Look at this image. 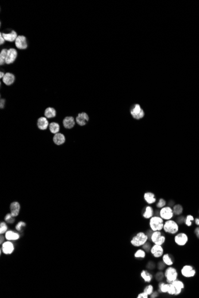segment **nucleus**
I'll use <instances>...</instances> for the list:
<instances>
[{
	"label": "nucleus",
	"instance_id": "obj_25",
	"mask_svg": "<svg viewBox=\"0 0 199 298\" xmlns=\"http://www.w3.org/2000/svg\"><path fill=\"white\" fill-rule=\"evenodd\" d=\"M57 115L56 110L53 107H48L44 111V115L47 118H54Z\"/></svg>",
	"mask_w": 199,
	"mask_h": 298
},
{
	"label": "nucleus",
	"instance_id": "obj_28",
	"mask_svg": "<svg viewBox=\"0 0 199 298\" xmlns=\"http://www.w3.org/2000/svg\"><path fill=\"white\" fill-rule=\"evenodd\" d=\"M159 292L162 293H167L168 291V288H169V283H166L165 282L163 281H160L159 283Z\"/></svg>",
	"mask_w": 199,
	"mask_h": 298
},
{
	"label": "nucleus",
	"instance_id": "obj_26",
	"mask_svg": "<svg viewBox=\"0 0 199 298\" xmlns=\"http://www.w3.org/2000/svg\"><path fill=\"white\" fill-rule=\"evenodd\" d=\"M162 261L167 266H172L174 264V261L172 260V258L171 255L169 254H164L162 256Z\"/></svg>",
	"mask_w": 199,
	"mask_h": 298
},
{
	"label": "nucleus",
	"instance_id": "obj_41",
	"mask_svg": "<svg viewBox=\"0 0 199 298\" xmlns=\"http://www.w3.org/2000/svg\"><path fill=\"white\" fill-rule=\"evenodd\" d=\"M165 267H166V265L162 261V262H159L158 263V269L160 270V271H162L163 270H164L165 269Z\"/></svg>",
	"mask_w": 199,
	"mask_h": 298
},
{
	"label": "nucleus",
	"instance_id": "obj_11",
	"mask_svg": "<svg viewBox=\"0 0 199 298\" xmlns=\"http://www.w3.org/2000/svg\"><path fill=\"white\" fill-rule=\"evenodd\" d=\"M188 241V237L185 233H177L174 237L175 243L179 246H185Z\"/></svg>",
	"mask_w": 199,
	"mask_h": 298
},
{
	"label": "nucleus",
	"instance_id": "obj_13",
	"mask_svg": "<svg viewBox=\"0 0 199 298\" xmlns=\"http://www.w3.org/2000/svg\"><path fill=\"white\" fill-rule=\"evenodd\" d=\"M89 120V115L85 112L79 113L75 118V121L76 123L81 126H84L86 125Z\"/></svg>",
	"mask_w": 199,
	"mask_h": 298
},
{
	"label": "nucleus",
	"instance_id": "obj_52",
	"mask_svg": "<svg viewBox=\"0 0 199 298\" xmlns=\"http://www.w3.org/2000/svg\"><path fill=\"white\" fill-rule=\"evenodd\" d=\"M3 239H4V237L3 236H1V243H2L3 241Z\"/></svg>",
	"mask_w": 199,
	"mask_h": 298
},
{
	"label": "nucleus",
	"instance_id": "obj_34",
	"mask_svg": "<svg viewBox=\"0 0 199 298\" xmlns=\"http://www.w3.org/2000/svg\"><path fill=\"white\" fill-rule=\"evenodd\" d=\"M194 220V218L192 215H188L186 218L185 224L187 226L190 227L192 225V222Z\"/></svg>",
	"mask_w": 199,
	"mask_h": 298
},
{
	"label": "nucleus",
	"instance_id": "obj_22",
	"mask_svg": "<svg viewBox=\"0 0 199 298\" xmlns=\"http://www.w3.org/2000/svg\"><path fill=\"white\" fill-rule=\"evenodd\" d=\"M155 211L153 208L151 206H146L144 210V212L143 213V217L146 219H150L153 216H154Z\"/></svg>",
	"mask_w": 199,
	"mask_h": 298
},
{
	"label": "nucleus",
	"instance_id": "obj_2",
	"mask_svg": "<svg viewBox=\"0 0 199 298\" xmlns=\"http://www.w3.org/2000/svg\"><path fill=\"white\" fill-rule=\"evenodd\" d=\"M149 240L148 237L144 232L138 233L132 237L131 241V244L135 247L143 246Z\"/></svg>",
	"mask_w": 199,
	"mask_h": 298
},
{
	"label": "nucleus",
	"instance_id": "obj_46",
	"mask_svg": "<svg viewBox=\"0 0 199 298\" xmlns=\"http://www.w3.org/2000/svg\"><path fill=\"white\" fill-rule=\"evenodd\" d=\"M6 104V100L4 99H1L0 100V108L1 109H3L5 107Z\"/></svg>",
	"mask_w": 199,
	"mask_h": 298
},
{
	"label": "nucleus",
	"instance_id": "obj_43",
	"mask_svg": "<svg viewBox=\"0 0 199 298\" xmlns=\"http://www.w3.org/2000/svg\"><path fill=\"white\" fill-rule=\"evenodd\" d=\"M25 225H26V224H25V223L24 222L20 221V222H19L18 223V224L17 225V226H16V229H17L18 230H20L21 227H23V226H25Z\"/></svg>",
	"mask_w": 199,
	"mask_h": 298
},
{
	"label": "nucleus",
	"instance_id": "obj_49",
	"mask_svg": "<svg viewBox=\"0 0 199 298\" xmlns=\"http://www.w3.org/2000/svg\"><path fill=\"white\" fill-rule=\"evenodd\" d=\"M194 233L195 234L196 236L197 237L198 239H199V227H197L194 230Z\"/></svg>",
	"mask_w": 199,
	"mask_h": 298
},
{
	"label": "nucleus",
	"instance_id": "obj_10",
	"mask_svg": "<svg viewBox=\"0 0 199 298\" xmlns=\"http://www.w3.org/2000/svg\"><path fill=\"white\" fill-rule=\"evenodd\" d=\"M181 273L182 276L186 278H191L195 276L196 271L193 266L190 265H186L182 268Z\"/></svg>",
	"mask_w": 199,
	"mask_h": 298
},
{
	"label": "nucleus",
	"instance_id": "obj_42",
	"mask_svg": "<svg viewBox=\"0 0 199 298\" xmlns=\"http://www.w3.org/2000/svg\"><path fill=\"white\" fill-rule=\"evenodd\" d=\"M149 296L148 295H147L146 292H143L137 296V298H148Z\"/></svg>",
	"mask_w": 199,
	"mask_h": 298
},
{
	"label": "nucleus",
	"instance_id": "obj_45",
	"mask_svg": "<svg viewBox=\"0 0 199 298\" xmlns=\"http://www.w3.org/2000/svg\"><path fill=\"white\" fill-rule=\"evenodd\" d=\"M177 221H178L177 222H178V223H179V224H182V223L183 222H185L186 218H185V217H184L183 216H179V217L178 218Z\"/></svg>",
	"mask_w": 199,
	"mask_h": 298
},
{
	"label": "nucleus",
	"instance_id": "obj_12",
	"mask_svg": "<svg viewBox=\"0 0 199 298\" xmlns=\"http://www.w3.org/2000/svg\"><path fill=\"white\" fill-rule=\"evenodd\" d=\"M150 253L155 258H159L162 257L164 254V249L162 245L154 244L151 248Z\"/></svg>",
	"mask_w": 199,
	"mask_h": 298
},
{
	"label": "nucleus",
	"instance_id": "obj_24",
	"mask_svg": "<svg viewBox=\"0 0 199 298\" xmlns=\"http://www.w3.org/2000/svg\"><path fill=\"white\" fill-rule=\"evenodd\" d=\"M141 277L144 280V281L147 283H150L152 281L153 278V276L147 270H143L141 272Z\"/></svg>",
	"mask_w": 199,
	"mask_h": 298
},
{
	"label": "nucleus",
	"instance_id": "obj_19",
	"mask_svg": "<svg viewBox=\"0 0 199 298\" xmlns=\"http://www.w3.org/2000/svg\"><path fill=\"white\" fill-rule=\"evenodd\" d=\"M53 142L57 145H63L66 142V138L63 134L57 133L53 137Z\"/></svg>",
	"mask_w": 199,
	"mask_h": 298
},
{
	"label": "nucleus",
	"instance_id": "obj_35",
	"mask_svg": "<svg viewBox=\"0 0 199 298\" xmlns=\"http://www.w3.org/2000/svg\"><path fill=\"white\" fill-rule=\"evenodd\" d=\"M165 277V275H164V273H163L162 271H159L158 273H157L155 275V278L156 280L160 282V281H162L163 280V278Z\"/></svg>",
	"mask_w": 199,
	"mask_h": 298
},
{
	"label": "nucleus",
	"instance_id": "obj_16",
	"mask_svg": "<svg viewBox=\"0 0 199 298\" xmlns=\"http://www.w3.org/2000/svg\"><path fill=\"white\" fill-rule=\"evenodd\" d=\"M49 120L45 117H41L38 119L37 126L41 130H47L48 127H49Z\"/></svg>",
	"mask_w": 199,
	"mask_h": 298
},
{
	"label": "nucleus",
	"instance_id": "obj_38",
	"mask_svg": "<svg viewBox=\"0 0 199 298\" xmlns=\"http://www.w3.org/2000/svg\"><path fill=\"white\" fill-rule=\"evenodd\" d=\"M7 230V226L5 222H1L0 224V233L3 234L5 233Z\"/></svg>",
	"mask_w": 199,
	"mask_h": 298
},
{
	"label": "nucleus",
	"instance_id": "obj_30",
	"mask_svg": "<svg viewBox=\"0 0 199 298\" xmlns=\"http://www.w3.org/2000/svg\"><path fill=\"white\" fill-rule=\"evenodd\" d=\"M49 129H50V131L51 133H52L55 135V134L59 132L60 127V125L58 123H57L56 122H51L49 125Z\"/></svg>",
	"mask_w": 199,
	"mask_h": 298
},
{
	"label": "nucleus",
	"instance_id": "obj_5",
	"mask_svg": "<svg viewBox=\"0 0 199 298\" xmlns=\"http://www.w3.org/2000/svg\"><path fill=\"white\" fill-rule=\"evenodd\" d=\"M130 113L135 120H141L145 116V112L139 104H135L130 109Z\"/></svg>",
	"mask_w": 199,
	"mask_h": 298
},
{
	"label": "nucleus",
	"instance_id": "obj_47",
	"mask_svg": "<svg viewBox=\"0 0 199 298\" xmlns=\"http://www.w3.org/2000/svg\"><path fill=\"white\" fill-rule=\"evenodd\" d=\"M159 293L158 291H154L152 293V294L150 295L151 298H156L159 296Z\"/></svg>",
	"mask_w": 199,
	"mask_h": 298
},
{
	"label": "nucleus",
	"instance_id": "obj_6",
	"mask_svg": "<svg viewBox=\"0 0 199 298\" xmlns=\"http://www.w3.org/2000/svg\"><path fill=\"white\" fill-rule=\"evenodd\" d=\"M150 241L154 244L163 245L166 242V237L161 231H155L153 232Z\"/></svg>",
	"mask_w": 199,
	"mask_h": 298
},
{
	"label": "nucleus",
	"instance_id": "obj_3",
	"mask_svg": "<svg viewBox=\"0 0 199 298\" xmlns=\"http://www.w3.org/2000/svg\"><path fill=\"white\" fill-rule=\"evenodd\" d=\"M163 230L166 233L175 234L179 231V226L176 221L172 219L166 220L164 222Z\"/></svg>",
	"mask_w": 199,
	"mask_h": 298
},
{
	"label": "nucleus",
	"instance_id": "obj_17",
	"mask_svg": "<svg viewBox=\"0 0 199 298\" xmlns=\"http://www.w3.org/2000/svg\"><path fill=\"white\" fill-rule=\"evenodd\" d=\"M75 118L72 116H67L63 120V125L67 129H72L75 126Z\"/></svg>",
	"mask_w": 199,
	"mask_h": 298
},
{
	"label": "nucleus",
	"instance_id": "obj_31",
	"mask_svg": "<svg viewBox=\"0 0 199 298\" xmlns=\"http://www.w3.org/2000/svg\"><path fill=\"white\" fill-rule=\"evenodd\" d=\"M173 212L175 215H180L183 212V207L180 204L175 205L173 207Z\"/></svg>",
	"mask_w": 199,
	"mask_h": 298
},
{
	"label": "nucleus",
	"instance_id": "obj_29",
	"mask_svg": "<svg viewBox=\"0 0 199 298\" xmlns=\"http://www.w3.org/2000/svg\"><path fill=\"white\" fill-rule=\"evenodd\" d=\"M6 237L8 241H14L19 239V234L12 231H8L6 234Z\"/></svg>",
	"mask_w": 199,
	"mask_h": 298
},
{
	"label": "nucleus",
	"instance_id": "obj_15",
	"mask_svg": "<svg viewBox=\"0 0 199 298\" xmlns=\"http://www.w3.org/2000/svg\"><path fill=\"white\" fill-rule=\"evenodd\" d=\"M2 35L6 41H7L8 42H10V43H13V42H15V41H16V39H17V38L19 36L18 33L15 31H14V30L11 31V32L10 33H4L3 32V33H2Z\"/></svg>",
	"mask_w": 199,
	"mask_h": 298
},
{
	"label": "nucleus",
	"instance_id": "obj_36",
	"mask_svg": "<svg viewBox=\"0 0 199 298\" xmlns=\"http://www.w3.org/2000/svg\"><path fill=\"white\" fill-rule=\"evenodd\" d=\"M175 289L174 285L172 283H169V288H168L167 293L169 295H175Z\"/></svg>",
	"mask_w": 199,
	"mask_h": 298
},
{
	"label": "nucleus",
	"instance_id": "obj_8",
	"mask_svg": "<svg viewBox=\"0 0 199 298\" xmlns=\"http://www.w3.org/2000/svg\"><path fill=\"white\" fill-rule=\"evenodd\" d=\"M19 52L16 49L14 48H10L8 50L6 60V64L10 65L13 64L18 58Z\"/></svg>",
	"mask_w": 199,
	"mask_h": 298
},
{
	"label": "nucleus",
	"instance_id": "obj_7",
	"mask_svg": "<svg viewBox=\"0 0 199 298\" xmlns=\"http://www.w3.org/2000/svg\"><path fill=\"white\" fill-rule=\"evenodd\" d=\"M174 215L173 209L171 206H164L159 211V216L164 220H169L173 218Z\"/></svg>",
	"mask_w": 199,
	"mask_h": 298
},
{
	"label": "nucleus",
	"instance_id": "obj_40",
	"mask_svg": "<svg viewBox=\"0 0 199 298\" xmlns=\"http://www.w3.org/2000/svg\"><path fill=\"white\" fill-rule=\"evenodd\" d=\"M13 216H12L11 214H8L5 217V220L7 221L9 223H13L14 221V219L13 218Z\"/></svg>",
	"mask_w": 199,
	"mask_h": 298
},
{
	"label": "nucleus",
	"instance_id": "obj_4",
	"mask_svg": "<svg viewBox=\"0 0 199 298\" xmlns=\"http://www.w3.org/2000/svg\"><path fill=\"white\" fill-rule=\"evenodd\" d=\"M164 275L165 277L166 278V283H171L174 281L177 280L178 273L175 267L172 266H169L165 269Z\"/></svg>",
	"mask_w": 199,
	"mask_h": 298
},
{
	"label": "nucleus",
	"instance_id": "obj_44",
	"mask_svg": "<svg viewBox=\"0 0 199 298\" xmlns=\"http://www.w3.org/2000/svg\"><path fill=\"white\" fill-rule=\"evenodd\" d=\"M155 266H156V265H155V264L153 262H151V261H150V262H149L148 263L147 268H148V269L151 270V269H155Z\"/></svg>",
	"mask_w": 199,
	"mask_h": 298
},
{
	"label": "nucleus",
	"instance_id": "obj_33",
	"mask_svg": "<svg viewBox=\"0 0 199 298\" xmlns=\"http://www.w3.org/2000/svg\"><path fill=\"white\" fill-rule=\"evenodd\" d=\"M143 292H146L147 295L150 296L152 294V293L154 292V286L152 285H148L145 287Z\"/></svg>",
	"mask_w": 199,
	"mask_h": 298
},
{
	"label": "nucleus",
	"instance_id": "obj_20",
	"mask_svg": "<svg viewBox=\"0 0 199 298\" xmlns=\"http://www.w3.org/2000/svg\"><path fill=\"white\" fill-rule=\"evenodd\" d=\"M20 206L18 202H13L10 205V211L12 216L16 217L19 215Z\"/></svg>",
	"mask_w": 199,
	"mask_h": 298
},
{
	"label": "nucleus",
	"instance_id": "obj_27",
	"mask_svg": "<svg viewBox=\"0 0 199 298\" xmlns=\"http://www.w3.org/2000/svg\"><path fill=\"white\" fill-rule=\"evenodd\" d=\"M8 49H7L6 48H3L0 52V65L1 66H4L6 64V60L7 55Z\"/></svg>",
	"mask_w": 199,
	"mask_h": 298
},
{
	"label": "nucleus",
	"instance_id": "obj_18",
	"mask_svg": "<svg viewBox=\"0 0 199 298\" xmlns=\"http://www.w3.org/2000/svg\"><path fill=\"white\" fill-rule=\"evenodd\" d=\"M171 283L175 287V289L176 290L175 295V296L179 295L181 293L182 289H184L185 288L184 283L182 281L179 280H176L174 281L172 283Z\"/></svg>",
	"mask_w": 199,
	"mask_h": 298
},
{
	"label": "nucleus",
	"instance_id": "obj_50",
	"mask_svg": "<svg viewBox=\"0 0 199 298\" xmlns=\"http://www.w3.org/2000/svg\"><path fill=\"white\" fill-rule=\"evenodd\" d=\"M5 74H6L5 72L1 71V72H0V79H3L5 75Z\"/></svg>",
	"mask_w": 199,
	"mask_h": 298
},
{
	"label": "nucleus",
	"instance_id": "obj_32",
	"mask_svg": "<svg viewBox=\"0 0 199 298\" xmlns=\"http://www.w3.org/2000/svg\"><path fill=\"white\" fill-rule=\"evenodd\" d=\"M146 256V252L143 249H138L134 254V257L136 258H145Z\"/></svg>",
	"mask_w": 199,
	"mask_h": 298
},
{
	"label": "nucleus",
	"instance_id": "obj_9",
	"mask_svg": "<svg viewBox=\"0 0 199 298\" xmlns=\"http://www.w3.org/2000/svg\"><path fill=\"white\" fill-rule=\"evenodd\" d=\"M16 47L20 50H25L28 47L27 38L24 35H19L14 42Z\"/></svg>",
	"mask_w": 199,
	"mask_h": 298
},
{
	"label": "nucleus",
	"instance_id": "obj_21",
	"mask_svg": "<svg viewBox=\"0 0 199 298\" xmlns=\"http://www.w3.org/2000/svg\"><path fill=\"white\" fill-rule=\"evenodd\" d=\"M144 199L146 201V202L150 205L155 203V202L156 201L155 195L153 193H152L151 192H147L144 193Z\"/></svg>",
	"mask_w": 199,
	"mask_h": 298
},
{
	"label": "nucleus",
	"instance_id": "obj_39",
	"mask_svg": "<svg viewBox=\"0 0 199 298\" xmlns=\"http://www.w3.org/2000/svg\"><path fill=\"white\" fill-rule=\"evenodd\" d=\"M151 243L150 242H148V241L144 245H143V249L147 252H150V249H151Z\"/></svg>",
	"mask_w": 199,
	"mask_h": 298
},
{
	"label": "nucleus",
	"instance_id": "obj_14",
	"mask_svg": "<svg viewBox=\"0 0 199 298\" xmlns=\"http://www.w3.org/2000/svg\"><path fill=\"white\" fill-rule=\"evenodd\" d=\"M2 80L3 82L6 86H10L14 83L15 80H16V77H15L13 73L11 72H6Z\"/></svg>",
	"mask_w": 199,
	"mask_h": 298
},
{
	"label": "nucleus",
	"instance_id": "obj_48",
	"mask_svg": "<svg viewBox=\"0 0 199 298\" xmlns=\"http://www.w3.org/2000/svg\"><path fill=\"white\" fill-rule=\"evenodd\" d=\"M5 43H6V41L2 35V33L1 32L0 33V45H3V44H5Z\"/></svg>",
	"mask_w": 199,
	"mask_h": 298
},
{
	"label": "nucleus",
	"instance_id": "obj_23",
	"mask_svg": "<svg viewBox=\"0 0 199 298\" xmlns=\"http://www.w3.org/2000/svg\"><path fill=\"white\" fill-rule=\"evenodd\" d=\"M2 250L5 254H10L14 250V246L10 242H6L3 244Z\"/></svg>",
	"mask_w": 199,
	"mask_h": 298
},
{
	"label": "nucleus",
	"instance_id": "obj_37",
	"mask_svg": "<svg viewBox=\"0 0 199 298\" xmlns=\"http://www.w3.org/2000/svg\"><path fill=\"white\" fill-rule=\"evenodd\" d=\"M166 201H165L164 199H163V198H160V199L159 200L158 202L157 203V204H156V206H157L158 208H160V209H161L162 208H163V207L165 206H166Z\"/></svg>",
	"mask_w": 199,
	"mask_h": 298
},
{
	"label": "nucleus",
	"instance_id": "obj_51",
	"mask_svg": "<svg viewBox=\"0 0 199 298\" xmlns=\"http://www.w3.org/2000/svg\"><path fill=\"white\" fill-rule=\"evenodd\" d=\"M195 221V223L197 225V226H199V218H195L194 220Z\"/></svg>",
	"mask_w": 199,
	"mask_h": 298
},
{
	"label": "nucleus",
	"instance_id": "obj_1",
	"mask_svg": "<svg viewBox=\"0 0 199 298\" xmlns=\"http://www.w3.org/2000/svg\"><path fill=\"white\" fill-rule=\"evenodd\" d=\"M164 220L159 215L153 216L150 218L149 226L151 230L155 231H161L163 229Z\"/></svg>",
	"mask_w": 199,
	"mask_h": 298
}]
</instances>
